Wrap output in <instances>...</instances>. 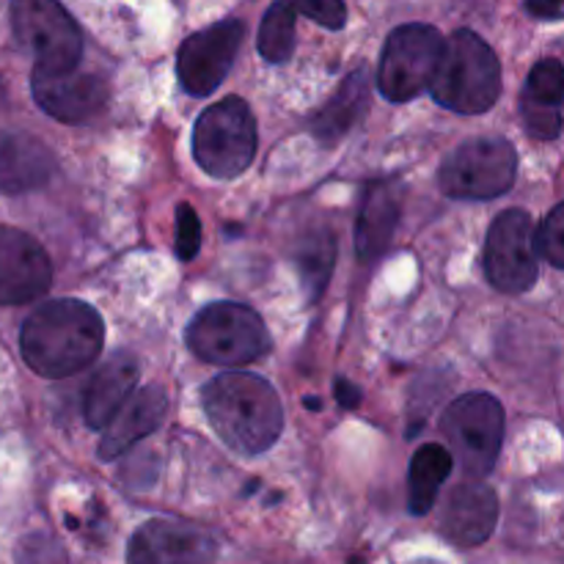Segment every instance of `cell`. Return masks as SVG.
Instances as JSON below:
<instances>
[{"instance_id":"6da1fadb","label":"cell","mask_w":564,"mask_h":564,"mask_svg":"<svg viewBox=\"0 0 564 564\" xmlns=\"http://www.w3.org/2000/svg\"><path fill=\"white\" fill-rule=\"evenodd\" d=\"M105 345V325L86 301L61 297L33 308L22 323L20 350L28 367L50 380L69 378L97 361Z\"/></svg>"},{"instance_id":"7a4b0ae2","label":"cell","mask_w":564,"mask_h":564,"mask_svg":"<svg viewBox=\"0 0 564 564\" xmlns=\"http://www.w3.org/2000/svg\"><path fill=\"white\" fill-rule=\"evenodd\" d=\"M209 427L229 449L262 455L284 430V411L273 386L251 372H224L202 389Z\"/></svg>"},{"instance_id":"3957f363","label":"cell","mask_w":564,"mask_h":564,"mask_svg":"<svg viewBox=\"0 0 564 564\" xmlns=\"http://www.w3.org/2000/svg\"><path fill=\"white\" fill-rule=\"evenodd\" d=\"M435 102L463 116L485 113L501 94V64L490 44L474 31H455L446 39L444 61L433 80Z\"/></svg>"},{"instance_id":"277c9868","label":"cell","mask_w":564,"mask_h":564,"mask_svg":"<svg viewBox=\"0 0 564 564\" xmlns=\"http://www.w3.org/2000/svg\"><path fill=\"white\" fill-rule=\"evenodd\" d=\"M187 347L193 356L215 367H246L268 356L270 330L246 303H209L187 323Z\"/></svg>"},{"instance_id":"5b68a950","label":"cell","mask_w":564,"mask_h":564,"mask_svg":"<svg viewBox=\"0 0 564 564\" xmlns=\"http://www.w3.org/2000/svg\"><path fill=\"white\" fill-rule=\"evenodd\" d=\"M259 130L246 99L209 105L193 127V158L215 180H235L257 158Z\"/></svg>"},{"instance_id":"8992f818","label":"cell","mask_w":564,"mask_h":564,"mask_svg":"<svg viewBox=\"0 0 564 564\" xmlns=\"http://www.w3.org/2000/svg\"><path fill=\"white\" fill-rule=\"evenodd\" d=\"M518 154L507 138L477 135L452 149L441 163V191L463 202H490L516 185Z\"/></svg>"},{"instance_id":"52a82bcc","label":"cell","mask_w":564,"mask_h":564,"mask_svg":"<svg viewBox=\"0 0 564 564\" xmlns=\"http://www.w3.org/2000/svg\"><path fill=\"white\" fill-rule=\"evenodd\" d=\"M441 433L449 441L463 471L474 479H482L494 471L505 444V408L485 391L463 394L446 408Z\"/></svg>"},{"instance_id":"ba28073f","label":"cell","mask_w":564,"mask_h":564,"mask_svg":"<svg viewBox=\"0 0 564 564\" xmlns=\"http://www.w3.org/2000/svg\"><path fill=\"white\" fill-rule=\"evenodd\" d=\"M446 39L438 28L408 22L391 31L378 69V88L389 102H408L433 86L444 61Z\"/></svg>"},{"instance_id":"9c48e42d","label":"cell","mask_w":564,"mask_h":564,"mask_svg":"<svg viewBox=\"0 0 564 564\" xmlns=\"http://www.w3.org/2000/svg\"><path fill=\"white\" fill-rule=\"evenodd\" d=\"M11 28L36 69L66 72L80 64L83 33L58 0H11Z\"/></svg>"},{"instance_id":"30bf717a","label":"cell","mask_w":564,"mask_h":564,"mask_svg":"<svg viewBox=\"0 0 564 564\" xmlns=\"http://www.w3.org/2000/svg\"><path fill=\"white\" fill-rule=\"evenodd\" d=\"M538 229L527 209H507L485 240V273L499 292L523 295L540 275Z\"/></svg>"},{"instance_id":"8fae6325","label":"cell","mask_w":564,"mask_h":564,"mask_svg":"<svg viewBox=\"0 0 564 564\" xmlns=\"http://www.w3.org/2000/svg\"><path fill=\"white\" fill-rule=\"evenodd\" d=\"M246 25L240 20H224L204 31L191 33L176 55V75L182 88L193 97H209L229 75L240 53Z\"/></svg>"},{"instance_id":"7c38bea8","label":"cell","mask_w":564,"mask_h":564,"mask_svg":"<svg viewBox=\"0 0 564 564\" xmlns=\"http://www.w3.org/2000/svg\"><path fill=\"white\" fill-rule=\"evenodd\" d=\"M53 284L47 251L28 231L0 226V306H22Z\"/></svg>"},{"instance_id":"4fadbf2b","label":"cell","mask_w":564,"mask_h":564,"mask_svg":"<svg viewBox=\"0 0 564 564\" xmlns=\"http://www.w3.org/2000/svg\"><path fill=\"white\" fill-rule=\"evenodd\" d=\"M218 545L204 529L185 521L154 518L127 545V564H213Z\"/></svg>"},{"instance_id":"5bb4252c","label":"cell","mask_w":564,"mask_h":564,"mask_svg":"<svg viewBox=\"0 0 564 564\" xmlns=\"http://www.w3.org/2000/svg\"><path fill=\"white\" fill-rule=\"evenodd\" d=\"M31 91L44 113L64 124H77L105 108L108 83L94 72H80L77 66L66 72H47L33 66Z\"/></svg>"},{"instance_id":"9a60e30c","label":"cell","mask_w":564,"mask_h":564,"mask_svg":"<svg viewBox=\"0 0 564 564\" xmlns=\"http://www.w3.org/2000/svg\"><path fill=\"white\" fill-rule=\"evenodd\" d=\"M499 523V499L485 482H463L449 494L441 516L446 540L460 549H477L488 543Z\"/></svg>"},{"instance_id":"2e32d148","label":"cell","mask_w":564,"mask_h":564,"mask_svg":"<svg viewBox=\"0 0 564 564\" xmlns=\"http://www.w3.org/2000/svg\"><path fill=\"white\" fill-rule=\"evenodd\" d=\"M55 174V158L39 138L28 132L0 130V193L20 196L39 191Z\"/></svg>"},{"instance_id":"e0dca14e","label":"cell","mask_w":564,"mask_h":564,"mask_svg":"<svg viewBox=\"0 0 564 564\" xmlns=\"http://www.w3.org/2000/svg\"><path fill=\"white\" fill-rule=\"evenodd\" d=\"M169 416V397L160 386H147L135 391L113 416V422L105 427L102 441H99V457L102 460H116L124 452H130L138 441L152 435Z\"/></svg>"},{"instance_id":"ac0fdd59","label":"cell","mask_w":564,"mask_h":564,"mask_svg":"<svg viewBox=\"0 0 564 564\" xmlns=\"http://www.w3.org/2000/svg\"><path fill=\"white\" fill-rule=\"evenodd\" d=\"M138 361L127 350L113 352L97 372L91 375L83 394V416L91 430H105L116 413L135 394Z\"/></svg>"},{"instance_id":"d6986e66","label":"cell","mask_w":564,"mask_h":564,"mask_svg":"<svg viewBox=\"0 0 564 564\" xmlns=\"http://www.w3.org/2000/svg\"><path fill=\"white\" fill-rule=\"evenodd\" d=\"M400 224V191L394 180H378L364 193L356 220V251L364 262H375L386 253Z\"/></svg>"},{"instance_id":"ffe728a7","label":"cell","mask_w":564,"mask_h":564,"mask_svg":"<svg viewBox=\"0 0 564 564\" xmlns=\"http://www.w3.org/2000/svg\"><path fill=\"white\" fill-rule=\"evenodd\" d=\"M369 108V77L358 69L341 80L334 97L312 116V132L319 143L334 147L339 143L358 121L364 119Z\"/></svg>"},{"instance_id":"44dd1931","label":"cell","mask_w":564,"mask_h":564,"mask_svg":"<svg viewBox=\"0 0 564 564\" xmlns=\"http://www.w3.org/2000/svg\"><path fill=\"white\" fill-rule=\"evenodd\" d=\"M455 457L449 449L438 444L419 446L411 460V474H408V507L413 516H427L438 501V490L449 479Z\"/></svg>"},{"instance_id":"7402d4cb","label":"cell","mask_w":564,"mask_h":564,"mask_svg":"<svg viewBox=\"0 0 564 564\" xmlns=\"http://www.w3.org/2000/svg\"><path fill=\"white\" fill-rule=\"evenodd\" d=\"M297 273H301L303 292L308 303H317L328 286L330 273L336 264V237L330 229H312L301 240L295 253Z\"/></svg>"},{"instance_id":"603a6c76","label":"cell","mask_w":564,"mask_h":564,"mask_svg":"<svg viewBox=\"0 0 564 564\" xmlns=\"http://www.w3.org/2000/svg\"><path fill=\"white\" fill-rule=\"evenodd\" d=\"M301 11L292 0H275L259 25V55L270 64H286L295 53V20Z\"/></svg>"},{"instance_id":"cb8c5ba5","label":"cell","mask_w":564,"mask_h":564,"mask_svg":"<svg viewBox=\"0 0 564 564\" xmlns=\"http://www.w3.org/2000/svg\"><path fill=\"white\" fill-rule=\"evenodd\" d=\"M521 102L543 105V108H560L564 105V66L556 58H543L529 72L527 88Z\"/></svg>"},{"instance_id":"d4e9b609","label":"cell","mask_w":564,"mask_h":564,"mask_svg":"<svg viewBox=\"0 0 564 564\" xmlns=\"http://www.w3.org/2000/svg\"><path fill=\"white\" fill-rule=\"evenodd\" d=\"M538 248L540 257L564 270V202L551 209L549 218L538 229Z\"/></svg>"},{"instance_id":"484cf974","label":"cell","mask_w":564,"mask_h":564,"mask_svg":"<svg viewBox=\"0 0 564 564\" xmlns=\"http://www.w3.org/2000/svg\"><path fill=\"white\" fill-rule=\"evenodd\" d=\"M198 251H202V220L191 204H180L176 207V257L182 262H191Z\"/></svg>"},{"instance_id":"4316f807","label":"cell","mask_w":564,"mask_h":564,"mask_svg":"<svg viewBox=\"0 0 564 564\" xmlns=\"http://www.w3.org/2000/svg\"><path fill=\"white\" fill-rule=\"evenodd\" d=\"M521 116L523 124H527V132L538 141H554L560 138L564 127V116L560 108H543V105L521 102Z\"/></svg>"},{"instance_id":"83f0119b","label":"cell","mask_w":564,"mask_h":564,"mask_svg":"<svg viewBox=\"0 0 564 564\" xmlns=\"http://www.w3.org/2000/svg\"><path fill=\"white\" fill-rule=\"evenodd\" d=\"M17 564H69V560L50 534H31L17 549Z\"/></svg>"},{"instance_id":"f1b7e54d","label":"cell","mask_w":564,"mask_h":564,"mask_svg":"<svg viewBox=\"0 0 564 564\" xmlns=\"http://www.w3.org/2000/svg\"><path fill=\"white\" fill-rule=\"evenodd\" d=\"M303 17L314 20L328 31H341L347 25L345 0H292Z\"/></svg>"},{"instance_id":"f546056e","label":"cell","mask_w":564,"mask_h":564,"mask_svg":"<svg viewBox=\"0 0 564 564\" xmlns=\"http://www.w3.org/2000/svg\"><path fill=\"white\" fill-rule=\"evenodd\" d=\"M527 9L540 20H564V0H527Z\"/></svg>"},{"instance_id":"4dcf8cb0","label":"cell","mask_w":564,"mask_h":564,"mask_svg":"<svg viewBox=\"0 0 564 564\" xmlns=\"http://www.w3.org/2000/svg\"><path fill=\"white\" fill-rule=\"evenodd\" d=\"M336 402H339L345 411H356L358 405H361V391H358L356 383H350V380L339 378L336 380Z\"/></svg>"},{"instance_id":"1f68e13d","label":"cell","mask_w":564,"mask_h":564,"mask_svg":"<svg viewBox=\"0 0 564 564\" xmlns=\"http://www.w3.org/2000/svg\"><path fill=\"white\" fill-rule=\"evenodd\" d=\"M303 402H306V408H312V411H319V408H323V402L314 400V397H308V400H303Z\"/></svg>"},{"instance_id":"d6a6232c","label":"cell","mask_w":564,"mask_h":564,"mask_svg":"<svg viewBox=\"0 0 564 564\" xmlns=\"http://www.w3.org/2000/svg\"><path fill=\"white\" fill-rule=\"evenodd\" d=\"M411 564H441V562H435V560H419V562H411Z\"/></svg>"}]
</instances>
